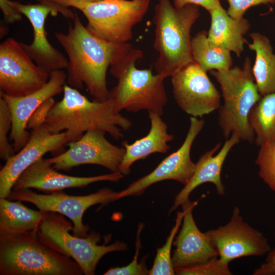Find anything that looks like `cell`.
<instances>
[{
  "label": "cell",
  "mask_w": 275,
  "mask_h": 275,
  "mask_svg": "<svg viewBox=\"0 0 275 275\" xmlns=\"http://www.w3.org/2000/svg\"><path fill=\"white\" fill-rule=\"evenodd\" d=\"M193 60L204 71H225L233 66L231 51L210 41L208 32H198L191 41Z\"/></svg>",
  "instance_id": "25"
},
{
  "label": "cell",
  "mask_w": 275,
  "mask_h": 275,
  "mask_svg": "<svg viewBox=\"0 0 275 275\" xmlns=\"http://www.w3.org/2000/svg\"><path fill=\"white\" fill-rule=\"evenodd\" d=\"M143 56L141 50L132 48L110 66V73L118 82L109 91V96L118 113L147 110L162 116L168 102L164 86L166 78L154 74L151 69L136 68V61Z\"/></svg>",
  "instance_id": "5"
},
{
  "label": "cell",
  "mask_w": 275,
  "mask_h": 275,
  "mask_svg": "<svg viewBox=\"0 0 275 275\" xmlns=\"http://www.w3.org/2000/svg\"></svg>",
  "instance_id": "39"
},
{
  "label": "cell",
  "mask_w": 275,
  "mask_h": 275,
  "mask_svg": "<svg viewBox=\"0 0 275 275\" xmlns=\"http://www.w3.org/2000/svg\"><path fill=\"white\" fill-rule=\"evenodd\" d=\"M260 147L255 161L259 175L275 191V141L265 143Z\"/></svg>",
  "instance_id": "28"
},
{
  "label": "cell",
  "mask_w": 275,
  "mask_h": 275,
  "mask_svg": "<svg viewBox=\"0 0 275 275\" xmlns=\"http://www.w3.org/2000/svg\"><path fill=\"white\" fill-rule=\"evenodd\" d=\"M118 193L105 187L85 196H71L60 191L44 195L25 188L12 190L6 199L29 202L41 211L58 212L66 216L72 222L73 235L84 238L88 236L89 230V226L82 222L86 210L95 204L104 205L117 200Z\"/></svg>",
  "instance_id": "9"
},
{
  "label": "cell",
  "mask_w": 275,
  "mask_h": 275,
  "mask_svg": "<svg viewBox=\"0 0 275 275\" xmlns=\"http://www.w3.org/2000/svg\"><path fill=\"white\" fill-rule=\"evenodd\" d=\"M209 13L211 17L210 26L208 31L209 40L239 57L247 41L244 36L250 28L249 20L244 17L240 19L232 17L221 3Z\"/></svg>",
  "instance_id": "22"
},
{
  "label": "cell",
  "mask_w": 275,
  "mask_h": 275,
  "mask_svg": "<svg viewBox=\"0 0 275 275\" xmlns=\"http://www.w3.org/2000/svg\"><path fill=\"white\" fill-rule=\"evenodd\" d=\"M9 2L30 21L33 29L34 38L31 44L21 42L22 46L36 64L48 73L67 68L68 60L48 41L45 29V22L50 14H58L50 7L40 3L22 4L17 1Z\"/></svg>",
  "instance_id": "17"
},
{
  "label": "cell",
  "mask_w": 275,
  "mask_h": 275,
  "mask_svg": "<svg viewBox=\"0 0 275 275\" xmlns=\"http://www.w3.org/2000/svg\"><path fill=\"white\" fill-rule=\"evenodd\" d=\"M73 24L68 32L55 37L68 57L67 81L69 86L81 89L85 85L94 100L103 101L109 97L106 85L108 67L132 48L128 43L107 42L91 33L74 12Z\"/></svg>",
  "instance_id": "1"
},
{
  "label": "cell",
  "mask_w": 275,
  "mask_h": 275,
  "mask_svg": "<svg viewBox=\"0 0 275 275\" xmlns=\"http://www.w3.org/2000/svg\"><path fill=\"white\" fill-rule=\"evenodd\" d=\"M55 103L52 97L42 103L30 118L28 123L27 129L32 130L42 125L45 123L49 111Z\"/></svg>",
  "instance_id": "33"
},
{
  "label": "cell",
  "mask_w": 275,
  "mask_h": 275,
  "mask_svg": "<svg viewBox=\"0 0 275 275\" xmlns=\"http://www.w3.org/2000/svg\"><path fill=\"white\" fill-rule=\"evenodd\" d=\"M67 74L62 70L51 71L48 82L41 89L25 96H10L0 91V97L8 104L12 118L10 138L15 152L20 151L28 142L31 133L28 123L36 110L45 101L64 90Z\"/></svg>",
  "instance_id": "16"
},
{
  "label": "cell",
  "mask_w": 275,
  "mask_h": 275,
  "mask_svg": "<svg viewBox=\"0 0 275 275\" xmlns=\"http://www.w3.org/2000/svg\"><path fill=\"white\" fill-rule=\"evenodd\" d=\"M45 213L29 208L20 201L0 198V233L36 232Z\"/></svg>",
  "instance_id": "24"
},
{
  "label": "cell",
  "mask_w": 275,
  "mask_h": 275,
  "mask_svg": "<svg viewBox=\"0 0 275 275\" xmlns=\"http://www.w3.org/2000/svg\"><path fill=\"white\" fill-rule=\"evenodd\" d=\"M45 159H39L28 168L14 183L12 190L33 188L46 193L68 188H83L99 181L117 182L123 177L120 172L92 177H76L61 174Z\"/></svg>",
  "instance_id": "18"
},
{
  "label": "cell",
  "mask_w": 275,
  "mask_h": 275,
  "mask_svg": "<svg viewBox=\"0 0 275 275\" xmlns=\"http://www.w3.org/2000/svg\"><path fill=\"white\" fill-rule=\"evenodd\" d=\"M54 4L64 7L68 8L69 7H74L77 9L80 5L96 2L101 0H49Z\"/></svg>",
  "instance_id": "38"
},
{
  "label": "cell",
  "mask_w": 275,
  "mask_h": 275,
  "mask_svg": "<svg viewBox=\"0 0 275 275\" xmlns=\"http://www.w3.org/2000/svg\"><path fill=\"white\" fill-rule=\"evenodd\" d=\"M72 224L61 214L47 212L36 233L44 243L74 260L84 274H94L98 262L105 255L127 249V244L119 240L108 245H98L101 237L94 231L84 238L71 235Z\"/></svg>",
  "instance_id": "7"
},
{
  "label": "cell",
  "mask_w": 275,
  "mask_h": 275,
  "mask_svg": "<svg viewBox=\"0 0 275 275\" xmlns=\"http://www.w3.org/2000/svg\"><path fill=\"white\" fill-rule=\"evenodd\" d=\"M78 263L42 242L35 231L0 233V275H82Z\"/></svg>",
  "instance_id": "4"
},
{
  "label": "cell",
  "mask_w": 275,
  "mask_h": 275,
  "mask_svg": "<svg viewBox=\"0 0 275 275\" xmlns=\"http://www.w3.org/2000/svg\"><path fill=\"white\" fill-rule=\"evenodd\" d=\"M12 125L9 108L5 100L0 97V158L5 161L15 153L7 137Z\"/></svg>",
  "instance_id": "30"
},
{
  "label": "cell",
  "mask_w": 275,
  "mask_h": 275,
  "mask_svg": "<svg viewBox=\"0 0 275 275\" xmlns=\"http://www.w3.org/2000/svg\"><path fill=\"white\" fill-rule=\"evenodd\" d=\"M210 74L219 84L224 103L218 108V122L227 139L232 133L240 140L253 143L255 133L249 122L250 113L260 99L249 57L241 67H232L225 71L211 70Z\"/></svg>",
  "instance_id": "6"
},
{
  "label": "cell",
  "mask_w": 275,
  "mask_h": 275,
  "mask_svg": "<svg viewBox=\"0 0 275 275\" xmlns=\"http://www.w3.org/2000/svg\"><path fill=\"white\" fill-rule=\"evenodd\" d=\"M229 4L228 14L233 18L244 17L245 12L250 8L261 4L275 3V0H226Z\"/></svg>",
  "instance_id": "32"
},
{
  "label": "cell",
  "mask_w": 275,
  "mask_h": 275,
  "mask_svg": "<svg viewBox=\"0 0 275 275\" xmlns=\"http://www.w3.org/2000/svg\"><path fill=\"white\" fill-rule=\"evenodd\" d=\"M41 4L46 5L51 9H52L57 14L58 13H61L63 16L66 18L73 19L74 18L75 14L74 12L72 11L68 8H64L61 6H59L51 2L49 0H35Z\"/></svg>",
  "instance_id": "37"
},
{
  "label": "cell",
  "mask_w": 275,
  "mask_h": 275,
  "mask_svg": "<svg viewBox=\"0 0 275 275\" xmlns=\"http://www.w3.org/2000/svg\"><path fill=\"white\" fill-rule=\"evenodd\" d=\"M63 97L54 103L44 124L51 133L69 130L82 135L86 131L102 130L113 138L123 136L120 128L128 130L130 120L118 113L113 98L103 101H90L76 89L65 85Z\"/></svg>",
  "instance_id": "2"
},
{
  "label": "cell",
  "mask_w": 275,
  "mask_h": 275,
  "mask_svg": "<svg viewBox=\"0 0 275 275\" xmlns=\"http://www.w3.org/2000/svg\"><path fill=\"white\" fill-rule=\"evenodd\" d=\"M184 210L177 213L175 224L172 228L167 239L165 244L157 250L155 258L151 269L148 272L150 275H173L175 274V269L171 256V249L174 239L183 221Z\"/></svg>",
  "instance_id": "27"
},
{
  "label": "cell",
  "mask_w": 275,
  "mask_h": 275,
  "mask_svg": "<svg viewBox=\"0 0 275 275\" xmlns=\"http://www.w3.org/2000/svg\"><path fill=\"white\" fill-rule=\"evenodd\" d=\"M49 74L34 64L21 42L8 38L1 43V91L15 97L26 96L42 88Z\"/></svg>",
  "instance_id": "10"
},
{
  "label": "cell",
  "mask_w": 275,
  "mask_h": 275,
  "mask_svg": "<svg viewBox=\"0 0 275 275\" xmlns=\"http://www.w3.org/2000/svg\"><path fill=\"white\" fill-rule=\"evenodd\" d=\"M161 115L148 112L150 121V129L148 134L132 144L126 141L122 145L125 149L123 160L119 166V172L123 175L130 173V167L136 161L146 158L155 153H167L170 147L169 142L174 139L173 135L168 132V125Z\"/></svg>",
  "instance_id": "21"
},
{
  "label": "cell",
  "mask_w": 275,
  "mask_h": 275,
  "mask_svg": "<svg viewBox=\"0 0 275 275\" xmlns=\"http://www.w3.org/2000/svg\"><path fill=\"white\" fill-rule=\"evenodd\" d=\"M240 140L236 134L232 133L231 137L226 139L219 152L215 155L214 154L219 149L221 143L217 144L200 157L196 163V169L192 177L176 196L169 213L188 200L190 194L202 184L212 183L219 195L225 194V188L221 178L222 168L229 152Z\"/></svg>",
  "instance_id": "20"
},
{
  "label": "cell",
  "mask_w": 275,
  "mask_h": 275,
  "mask_svg": "<svg viewBox=\"0 0 275 275\" xmlns=\"http://www.w3.org/2000/svg\"><path fill=\"white\" fill-rule=\"evenodd\" d=\"M171 82L177 104L191 117L202 118L219 107L221 93L207 72L195 62L174 73Z\"/></svg>",
  "instance_id": "12"
},
{
  "label": "cell",
  "mask_w": 275,
  "mask_h": 275,
  "mask_svg": "<svg viewBox=\"0 0 275 275\" xmlns=\"http://www.w3.org/2000/svg\"><path fill=\"white\" fill-rule=\"evenodd\" d=\"M219 3V0H174L173 5L177 8H181L188 4L196 5L204 8L209 13Z\"/></svg>",
  "instance_id": "35"
},
{
  "label": "cell",
  "mask_w": 275,
  "mask_h": 275,
  "mask_svg": "<svg viewBox=\"0 0 275 275\" xmlns=\"http://www.w3.org/2000/svg\"><path fill=\"white\" fill-rule=\"evenodd\" d=\"M144 227V224L140 223L138 226L135 243V253L132 261L127 265L123 267L111 268L103 273L104 275H142L148 274L145 265L138 263L139 251L141 248L140 235Z\"/></svg>",
  "instance_id": "31"
},
{
  "label": "cell",
  "mask_w": 275,
  "mask_h": 275,
  "mask_svg": "<svg viewBox=\"0 0 275 275\" xmlns=\"http://www.w3.org/2000/svg\"><path fill=\"white\" fill-rule=\"evenodd\" d=\"M151 0H101L80 5L93 35L107 42L128 43L132 28L147 13Z\"/></svg>",
  "instance_id": "8"
},
{
  "label": "cell",
  "mask_w": 275,
  "mask_h": 275,
  "mask_svg": "<svg viewBox=\"0 0 275 275\" xmlns=\"http://www.w3.org/2000/svg\"><path fill=\"white\" fill-rule=\"evenodd\" d=\"M105 133L100 129L86 131L79 139L67 143V150L45 159L56 170L69 171L79 165L92 164L102 166L111 172H119L125 149L111 143Z\"/></svg>",
  "instance_id": "11"
},
{
  "label": "cell",
  "mask_w": 275,
  "mask_h": 275,
  "mask_svg": "<svg viewBox=\"0 0 275 275\" xmlns=\"http://www.w3.org/2000/svg\"><path fill=\"white\" fill-rule=\"evenodd\" d=\"M252 42L248 48L255 52L252 71L261 96L275 92V53L270 40L265 35L254 32L250 34Z\"/></svg>",
  "instance_id": "23"
},
{
  "label": "cell",
  "mask_w": 275,
  "mask_h": 275,
  "mask_svg": "<svg viewBox=\"0 0 275 275\" xmlns=\"http://www.w3.org/2000/svg\"><path fill=\"white\" fill-rule=\"evenodd\" d=\"M82 136L69 130L51 133L44 124L32 129L25 146L8 158L0 171V198H7L22 173L44 155L58 150Z\"/></svg>",
  "instance_id": "13"
},
{
  "label": "cell",
  "mask_w": 275,
  "mask_h": 275,
  "mask_svg": "<svg viewBox=\"0 0 275 275\" xmlns=\"http://www.w3.org/2000/svg\"><path fill=\"white\" fill-rule=\"evenodd\" d=\"M249 120L258 146L275 141V92L261 97L251 109Z\"/></svg>",
  "instance_id": "26"
},
{
  "label": "cell",
  "mask_w": 275,
  "mask_h": 275,
  "mask_svg": "<svg viewBox=\"0 0 275 275\" xmlns=\"http://www.w3.org/2000/svg\"><path fill=\"white\" fill-rule=\"evenodd\" d=\"M179 275H230L229 264L223 262L217 257L195 265L175 268Z\"/></svg>",
  "instance_id": "29"
},
{
  "label": "cell",
  "mask_w": 275,
  "mask_h": 275,
  "mask_svg": "<svg viewBox=\"0 0 275 275\" xmlns=\"http://www.w3.org/2000/svg\"><path fill=\"white\" fill-rule=\"evenodd\" d=\"M206 233L225 263L243 257L262 256L271 250L267 238L243 220L237 206L226 225Z\"/></svg>",
  "instance_id": "14"
},
{
  "label": "cell",
  "mask_w": 275,
  "mask_h": 275,
  "mask_svg": "<svg viewBox=\"0 0 275 275\" xmlns=\"http://www.w3.org/2000/svg\"><path fill=\"white\" fill-rule=\"evenodd\" d=\"M266 263L255 269L254 275H270L275 273V249L270 250L266 259Z\"/></svg>",
  "instance_id": "36"
},
{
  "label": "cell",
  "mask_w": 275,
  "mask_h": 275,
  "mask_svg": "<svg viewBox=\"0 0 275 275\" xmlns=\"http://www.w3.org/2000/svg\"><path fill=\"white\" fill-rule=\"evenodd\" d=\"M204 123L203 119L191 117L188 132L180 148L166 157L149 174L136 180L124 190L119 192L117 199L141 195L152 184L166 180H175L184 186L187 184L196 169V163L190 157L191 148L197 136L202 130Z\"/></svg>",
  "instance_id": "15"
},
{
  "label": "cell",
  "mask_w": 275,
  "mask_h": 275,
  "mask_svg": "<svg viewBox=\"0 0 275 275\" xmlns=\"http://www.w3.org/2000/svg\"><path fill=\"white\" fill-rule=\"evenodd\" d=\"M0 7L7 23H13L21 20L22 14L10 4L9 0H0Z\"/></svg>",
  "instance_id": "34"
},
{
  "label": "cell",
  "mask_w": 275,
  "mask_h": 275,
  "mask_svg": "<svg viewBox=\"0 0 275 275\" xmlns=\"http://www.w3.org/2000/svg\"><path fill=\"white\" fill-rule=\"evenodd\" d=\"M197 203L188 199L181 205L185 213L182 228L173 243L176 246L172 257L174 269L205 262L218 256L206 233L202 232L195 222L193 210Z\"/></svg>",
  "instance_id": "19"
},
{
  "label": "cell",
  "mask_w": 275,
  "mask_h": 275,
  "mask_svg": "<svg viewBox=\"0 0 275 275\" xmlns=\"http://www.w3.org/2000/svg\"><path fill=\"white\" fill-rule=\"evenodd\" d=\"M200 16V7L193 4L177 8L170 0H158L155 5L154 48L158 57L154 66L156 73L171 77L194 62L190 32Z\"/></svg>",
  "instance_id": "3"
}]
</instances>
